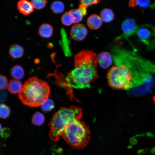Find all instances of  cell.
Instances as JSON below:
<instances>
[{
    "mask_svg": "<svg viewBox=\"0 0 155 155\" xmlns=\"http://www.w3.org/2000/svg\"><path fill=\"white\" fill-rule=\"evenodd\" d=\"M74 59V68L66 78L67 86L76 89L90 88L91 83L98 77L96 53L82 51L75 55Z\"/></svg>",
    "mask_w": 155,
    "mask_h": 155,
    "instance_id": "1",
    "label": "cell"
},
{
    "mask_svg": "<svg viewBox=\"0 0 155 155\" xmlns=\"http://www.w3.org/2000/svg\"><path fill=\"white\" fill-rule=\"evenodd\" d=\"M50 92V87L46 82L32 77L25 82L18 95L24 105L37 107L48 98Z\"/></svg>",
    "mask_w": 155,
    "mask_h": 155,
    "instance_id": "2",
    "label": "cell"
},
{
    "mask_svg": "<svg viewBox=\"0 0 155 155\" xmlns=\"http://www.w3.org/2000/svg\"><path fill=\"white\" fill-rule=\"evenodd\" d=\"M82 117V110L78 106L61 107L53 115L49 124L50 138L54 141L58 140L66 126L75 120L81 119Z\"/></svg>",
    "mask_w": 155,
    "mask_h": 155,
    "instance_id": "3",
    "label": "cell"
},
{
    "mask_svg": "<svg viewBox=\"0 0 155 155\" xmlns=\"http://www.w3.org/2000/svg\"><path fill=\"white\" fill-rule=\"evenodd\" d=\"M61 136L73 148H83L90 139V131L87 125L81 119L75 120L68 124Z\"/></svg>",
    "mask_w": 155,
    "mask_h": 155,
    "instance_id": "4",
    "label": "cell"
},
{
    "mask_svg": "<svg viewBox=\"0 0 155 155\" xmlns=\"http://www.w3.org/2000/svg\"><path fill=\"white\" fill-rule=\"evenodd\" d=\"M107 78L109 86L118 90L128 89L134 82L131 68L123 64H116L109 69Z\"/></svg>",
    "mask_w": 155,
    "mask_h": 155,
    "instance_id": "5",
    "label": "cell"
},
{
    "mask_svg": "<svg viewBox=\"0 0 155 155\" xmlns=\"http://www.w3.org/2000/svg\"><path fill=\"white\" fill-rule=\"evenodd\" d=\"M135 34L148 49L155 48V26L148 24L137 26Z\"/></svg>",
    "mask_w": 155,
    "mask_h": 155,
    "instance_id": "6",
    "label": "cell"
},
{
    "mask_svg": "<svg viewBox=\"0 0 155 155\" xmlns=\"http://www.w3.org/2000/svg\"><path fill=\"white\" fill-rule=\"evenodd\" d=\"M137 26L133 19L131 18L126 19L121 25V27L123 32L122 36L127 37L135 34Z\"/></svg>",
    "mask_w": 155,
    "mask_h": 155,
    "instance_id": "7",
    "label": "cell"
},
{
    "mask_svg": "<svg viewBox=\"0 0 155 155\" xmlns=\"http://www.w3.org/2000/svg\"><path fill=\"white\" fill-rule=\"evenodd\" d=\"M70 33L73 39L80 41L85 38L87 34V30L84 25L76 24L72 27Z\"/></svg>",
    "mask_w": 155,
    "mask_h": 155,
    "instance_id": "8",
    "label": "cell"
},
{
    "mask_svg": "<svg viewBox=\"0 0 155 155\" xmlns=\"http://www.w3.org/2000/svg\"><path fill=\"white\" fill-rule=\"evenodd\" d=\"M97 58V62L100 66L104 69L108 68L112 64V57L108 52H101L99 54Z\"/></svg>",
    "mask_w": 155,
    "mask_h": 155,
    "instance_id": "9",
    "label": "cell"
},
{
    "mask_svg": "<svg viewBox=\"0 0 155 155\" xmlns=\"http://www.w3.org/2000/svg\"><path fill=\"white\" fill-rule=\"evenodd\" d=\"M17 7L19 12L25 16L30 14L34 11V8L31 2L26 0L19 1Z\"/></svg>",
    "mask_w": 155,
    "mask_h": 155,
    "instance_id": "10",
    "label": "cell"
},
{
    "mask_svg": "<svg viewBox=\"0 0 155 155\" xmlns=\"http://www.w3.org/2000/svg\"><path fill=\"white\" fill-rule=\"evenodd\" d=\"M87 24L91 29L95 30L99 28L101 26L102 21L100 16L96 14L90 16L87 20Z\"/></svg>",
    "mask_w": 155,
    "mask_h": 155,
    "instance_id": "11",
    "label": "cell"
},
{
    "mask_svg": "<svg viewBox=\"0 0 155 155\" xmlns=\"http://www.w3.org/2000/svg\"><path fill=\"white\" fill-rule=\"evenodd\" d=\"M22 86L20 80L13 79L10 80L7 88L11 93L16 94L20 92Z\"/></svg>",
    "mask_w": 155,
    "mask_h": 155,
    "instance_id": "12",
    "label": "cell"
},
{
    "mask_svg": "<svg viewBox=\"0 0 155 155\" xmlns=\"http://www.w3.org/2000/svg\"><path fill=\"white\" fill-rule=\"evenodd\" d=\"M24 50L20 45L14 44L9 47V53L11 57L16 59L21 57L23 55Z\"/></svg>",
    "mask_w": 155,
    "mask_h": 155,
    "instance_id": "13",
    "label": "cell"
},
{
    "mask_svg": "<svg viewBox=\"0 0 155 155\" xmlns=\"http://www.w3.org/2000/svg\"><path fill=\"white\" fill-rule=\"evenodd\" d=\"M53 28L52 26L48 24H43L39 27L38 33L42 37L45 38L50 37L53 33Z\"/></svg>",
    "mask_w": 155,
    "mask_h": 155,
    "instance_id": "14",
    "label": "cell"
},
{
    "mask_svg": "<svg viewBox=\"0 0 155 155\" xmlns=\"http://www.w3.org/2000/svg\"><path fill=\"white\" fill-rule=\"evenodd\" d=\"M10 73L11 76L14 79L20 80L23 77L24 71L22 67L16 65L11 69Z\"/></svg>",
    "mask_w": 155,
    "mask_h": 155,
    "instance_id": "15",
    "label": "cell"
},
{
    "mask_svg": "<svg viewBox=\"0 0 155 155\" xmlns=\"http://www.w3.org/2000/svg\"><path fill=\"white\" fill-rule=\"evenodd\" d=\"M114 16L112 10L108 8L103 9L100 14V17L102 21L106 22L112 21L114 18Z\"/></svg>",
    "mask_w": 155,
    "mask_h": 155,
    "instance_id": "16",
    "label": "cell"
},
{
    "mask_svg": "<svg viewBox=\"0 0 155 155\" xmlns=\"http://www.w3.org/2000/svg\"><path fill=\"white\" fill-rule=\"evenodd\" d=\"M135 7L137 6L141 9L150 8H155V2H152L150 0H134Z\"/></svg>",
    "mask_w": 155,
    "mask_h": 155,
    "instance_id": "17",
    "label": "cell"
},
{
    "mask_svg": "<svg viewBox=\"0 0 155 155\" xmlns=\"http://www.w3.org/2000/svg\"><path fill=\"white\" fill-rule=\"evenodd\" d=\"M51 8L52 11L54 13L59 14L63 12L64 9L63 4L59 1H56L51 4Z\"/></svg>",
    "mask_w": 155,
    "mask_h": 155,
    "instance_id": "18",
    "label": "cell"
},
{
    "mask_svg": "<svg viewBox=\"0 0 155 155\" xmlns=\"http://www.w3.org/2000/svg\"><path fill=\"white\" fill-rule=\"evenodd\" d=\"M44 117L42 114L39 112H36L33 115L32 122L35 125L40 126L44 123Z\"/></svg>",
    "mask_w": 155,
    "mask_h": 155,
    "instance_id": "19",
    "label": "cell"
},
{
    "mask_svg": "<svg viewBox=\"0 0 155 155\" xmlns=\"http://www.w3.org/2000/svg\"><path fill=\"white\" fill-rule=\"evenodd\" d=\"M61 21L63 25L66 26H69L74 23L73 18L69 11L65 12L63 15Z\"/></svg>",
    "mask_w": 155,
    "mask_h": 155,
    "instance_id": "20",
    "label": "cell"
},
{
    "mask_svg": "<svg viewBox=\"0 0 155 155\" xmlns=\"http://www.w3.org/2000/svg\"><path fill=\"white\" fill-rule=\"evenodd\" d=\"M40 106L42 111L48 112L51 111L54 108V103L52 100L48 98L43 102Z\"/></svg>",
    "mask_w": 155,
    "mask_h": 155,
    "instance_id": "21",
    "label": "cell"
},
{
    "mask_svg": "<svg viewBox=\"0 0 155 155\" xmlns=\"http://www.w3.org/2000/svg\"><path fill=\"white\" fill-rule=\"evenodd\" d=\"M10 110L9 107L6 104L1 103L0 105V117L3 119L7 118L9 115Z\"/></svg>",
    "mask_w": 155,
    "mask_h": 155,
    "instance_id": "22",
    "label": "cell"
},
{
    "mask_svg": "<svg viewBox=\"0 0 155 155\" xmlns=\"http://www.w3.org/2000/svg\"><path fill=\"white\" fill-rule=\"evenodd\" d=\"M69 11L73 18L74 23L77 24L82 20L84 16L78 9H71Z\"/></svg>",
    "mask_w": 155,
    "mask_h": 155,
    "instance_id": "23",
    "label": "cell"
},
{
    "mask_svg": "<svg viewBox=\"0 0 155 155\" xmlns=\"http://www.w3.org/2000/svg\"><path fill=\"white\" fill-rule=\"evenodd\" d=\"M31 2L34 8L38 9L43 8L47 3V1L45 0H33Z\"/></svg>",
    "mask_w": 155,
    "mask_h": 155,
    "instance_id": "24",
    "label": "cell"
},
{
    "mask_svg": "<svg viewBox=\"0 0 155 155\" xmlns=\"http://www.w3.org/2000/svg\"><path fill=\"white\" fill-rule=\"evenodd\" d=\"M100 1L98 0H80L79 1L80 5H84L86 7L93 4H96Z\"/></svg>",
    "mask_w": 155,
    "mask_h": 155,
    "instance_id": "25",
    "label": "cell"
},
{
    "mask_svg": "<svg viewBox=\"0 0 155 155\" xmlns=\"http://www.w3.org/2000/svg\"><path fill=\"white\" fill-rule=\"evenodd\" d=\"M8 80L6 77L3 75L0 76V89L3 90L7 87L8 85Z\"/></svg>",
    "mask_w": 155,
    "mask_h": 155,
    "instance_id": "26",
    "label": "cell"
},
{
    "mask_svg": "<svg viewBox=\"0 0 155 155\" xmlns=\"http://www.w3.org/2000/svg\"><path fill=\"white\" fill-rule=\"evenodd\" d=\"M0 134L1 137L4 138L9 137L11 134V131L7 127L2 128L1 125Z\"/></svg>",
    "mask_w": 155,
    "mask_h": 155,
    "instance_id": "27",
    "label": "cell"
},
{
    "mask_svg": "<svg viewBox=\"0 0 155 155\" xmlns=\"http://www.w3.org/2000/svg\"><path fill=\"white\" fill-rule=\"evenodd\" d=\"M87 7L84 5H80L78 9L80 11L83 16H84L87 13Z\"/></svg>",
    "mask_w": 155,
    "mask_h": 155,
    "instance_id": "28",
    "label": "cell"
},
{
    "mask_svg": "<svg viewBox=\"0 0 155 155\" xmlns=\"http://www.w3.org/2000/svg\"><path fill=\"white\" fill-rule=\"evenodd\" d=\"M153 101H154V105H155V94L154 95L153 97Z\"/></svg>",
    "mask_w": 155,
    "mask_h": 155,
    "instance_id": "29",
    "label": "cell"
}]
</instances>
